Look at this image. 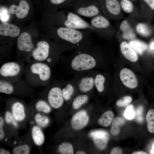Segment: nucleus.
<instances>
[{"mask_svg":"<svg viewBox=\"0 0 154 154\" xmlns=\"http://www.w3.org/2000/svg\"><path fill=\"white\" fill-rule=\"evenodd\" d=\"M103 52L100 47L94 44L75 50L67 56L62 55L60 60L67 72L74 76L98 68L100 66Z\"/></svg>","mask_w":154,"mask_h":154,"instance_id":"f257e3e1","label":"nucleus"},{"mask_svg":"<svg viewBox=\"0 0 154 154\" xmlns=\"http://www.w3.org/2000/svg\"><path fill=\"white\" fill-rule=\"evenodd\" d=\"M49 37L62 52L90 46L94 44L91 31L62 27L50 26Z\"/></svg>","mask_w":154,"mask_h":154,"instance_id":"f03ea898","label":"nucleus"},{"mask_svg":"<svg viewBox=\"0 0 154 154\" xmlns=\"http://www.w3.org/2000/svg\"><path fill=\"white\" fill-rule=\"evenodd\" d=\"M48 21L49 26L62 27L79 30H88L97 36L106 38L101 31L93 27L78 15L65 10L58 11L48 8Z\"/></svg>","mask_w":154,"mask_h":154,"instance_id":"7ed1b4c3","label":"nucleus"},{"mask_svg":"<svg viewBox=\"0 0 154 154\" xmlns=\"http://www.w3.org/2000/svg\"><path fill=\"white\" fill-rule=\"evenodd\" d=\"M62 53L54 42L41 40L37 42L35 48L25 61L28 64L33 62H44L52 67L60 60Z\"/></svg>","mask_w":154,"mask_h":154,"instance_id":"20e7f679","label":"nucleus"},{"mask_svg":"<svg viewBox=\"0 0 154 154\" xmlns=\"http://www.w3.org/2000/svg\"><path fill=\"white\" fill-rule=\"evenodd\" d=\"M23 75L25 80L33 88L44 87L51 81V67L44 62H31L25 67Z\"/></svg>","mask_w":154,"mask_h":154,"instance_id":"39448f33","label":"nucleus"},{"mask_svg":"<svg viewBox=\"0 0 154 154\" xmlns=\"http://www.w3.org/2000/svg\"><path fill=\"white\" fill-rule=\"evenodd\" d=\"M63 81L62 79L51 81L44 87L43 90L40 94L41 98L46 100L51 107L55 109L60 108L65 102L62 91Z\"/></svg>","mask_w":154,"mask_h":154,"instance_id":"423d86ee","label":"nucleus"},{"mask_svg":"<svg viewBox=\"0 0 154 154\" xmlns=\"http://www.w3.org/2000/svg\"><path fill=\"white\" fill-rule=\"evenodd\" d=\"M34 88L25 80L21 79L11 82L0 79V92L10 95L21 97L31 96L35 92Z\"/></svg>","mask_w":154,"mask_h":154,"instance_id":"0eeeda50","label":"nucleus"},{"mask_svg":"<svg viewBox=\"0 0 154 154\" xmlns=\"http://www.w3.org/2000/svg\"><path fill=\"white\" fill-rule=\"evenodd\" d=\"M25 67L23 60L6 62L0 68V79L11 82H17L22 79Z\"/></svg>","mask_w":154,"mask_h":154,"instance_id":"6e6552de","label":"nucleus"},{"mask_svg":"<svg viewBox=\"0 0 154 154\" xmlns=\"http://www.w3.org/2000/svg\"><path fill=\"white\" fill-rule=\"evenodd\" d=\"M71 8L76 14L86 17L92 18L101 14L99 6L96 0H77Z\"/></svg>","mask_w":154,"mask_h":154,"instance_id":"1a4fd4ad","label":"nucleus"},{"mask_svg":"<svg viewBox=\"0 0 154 154\" xmlns=\"http://www.w3.org/2000/svg\"><path fill=\"white\" fill-rule=\"evenodd\" d=\"M95 70L83 72L74 76L73 79L78 91L81 94H87L93 90L94 87Z\"/></svg>","mask_w":154,"mask_h":154,"instance_id":"9d476101","label":"nucleus"},{"mask_svg":"<svg viewBox=\"0 0 154 154\" xmlns=\"http://www.w3.org/2000/svg\"><path fill=\"white\" fill-rule=\"evenodd\" d=\"M7 105L13 117L19 124L26 120L27 108L23 101L15 97H11L7 100Z\"/></svg>","mask_w":154,"mask_h":154,"instance_id":"9b49d317","label":"nucleus"},{"mask_svg":"<svg viewBox=\"0 0 154 154\" xmlns=\"http://www.w3.org/2000/svg\"><path fill=\"white\" fill-rule=\"evenodd\" d=\"M7 3L9 13L19 19L25 18L31 7V0H7Z\"/></svg>","mask_w":154,"mask_h":154,"instance_id":"f8f14e48","label":"nucleus"},{"mask_svg":"<svg viewBox=\"0 0 154 154\" xmlns=\"http://www.w3.org/2000/svg\"><path fill=\"white\" fill-rule=\"evenodd\" d=\"M36 44L33 41L31 34L28 32H22L18 36L17 41V48L19 54L23 57L24 60Z\"/></svg>","mask_w":154,"mask_h":154,"instance_id":"ddd939ff","label":"nucleus"},{"mask_svg":"<svg viewBox=\"0 0 154 154\" xmlns=\"http://www.w3.org/2000/svg\"><path fill=\"white\" fill-rule=\"evenodd\" d=\"M96 0L101 10L108 17L114 18L120 13L121 7L117 0Z\"/></svg>","mask_w":154,"mask_h":154,"instance_id":"4468645a","label":"nucleus"},{"mask_svg":"<svg viewBox=\"0 0 154 154\" xmlns=\"http://www.w3.org/2000/svg\"><path fill=\"white\" fill-rule=\"evenodd\" d=\"M90 24L94 28L102 32L107 38L113 35V29L110 22L102 14L92 18Z\"/></svg>","mask_w":154,"mask_h":154,"instance_id":"2eb2a0df","label":"nucleus"},{"mask_svg":"<svg viewBox=\"0 0 154 154\" xmlns=\"http://www.w3.org/2000/svg\"><path fill=\"white\" fill-rule=\"evenodd\" d=\"M119 77L122 83L126 87L134 89L137 86V78L131 70L127 68L123 69L120 72Z\"/></svg>","mask_w":154,"mask_h":154,"instance_id":"dca6fc26","label":"nucleus"},{"mask_svg":"<svg viewBox=\"0 0 154 154\" xmlns=\"http://www.w3.org/2000/svg\"><path fill=\"white\" fill-rule=\"evenodd\" d=\"M89 120V117L86 111L81 110L72 117L71 122V126L74 129L80 130L87 125Z\"/></svg>","mask_w":154,"mask_h":154,"instance_id":"f3484780","label":"nucleus"},{"mask_svg":"<svg viewBox=\"0 0 154 154\" xmlns=\"http://www.w3.org/2000/svg\"><path fill=\"white\" fill-rule=\"evenodd\" d=\"M90 135L98 148L103 150L106 147L109 138L107 132L103 130H97L91 132Z\"/></svg>","mask_w":154,"mask_h":154,"instance_id":"a211bd4d","label":"nucleus"},{"mask_svg":"<svg viewBox=\"0 0 154 154\" xmlns=\"http://www.w3.org/2000/svg\"><path fill=\"white\" fill-rule=\"evenodd\" d=\"M20 28L15 25L7 22H3L0 24V35L4 37L16 38L20 34Z\"/></svg>","mask_w":154,"mask_h":154,"instance_id":"6ab92c4d","label":"nucleus"},{"mask_svg":"<svg viewBox=\"0 0 154 154\" xmlns=\"http://www.w3.org/2000/svg\"><path fill=\"white\" fill-rule=\"evenodd\" d=\"M77 91V86L73 79L68 81L64 80L62 91L65 101L68 102L70 100Z\"/></svg>","mask_w":154,"mask_h":154,"instance_id":"aec40b11","label":"nucleus"},{"mask_svg":"<svg viewBox=\"0 0 154 154\" xmlns=\"http://www.w3.org/2000/svg\"><path fill=\"white\" fill-rule=\"evenodd\" d=\"M31 136L33 143L36 146H40L44 143L45 137L42 128L35 124L31 127Z\"/></svg>","mask_w":154,"mask_h":154,"instance_id":"412c9836","label":"nucleus"},{"mask_svg":"<svg viewBox=\"0 0 154 154\" xmlns=\"http://www.w3.org/2000/svg\"><path fill=\"white\" fill-rule=\"evenodd\" d=\"M121 53L124 57L132 62L137 61L138 59L137 53L126 41L122 42L120 44Z\"/></svg>","mask_w":154,"mask_h":154,"instance_id":"4be33fe9","label":"nucleus"},{"mask_svg":"<svg viewBox=\"0 0 154 154\" xmlns=\"http://www.w3.org/2000/svg\"><path fill=\"white\" fill-rule=\"evenodd\" d=\"M120 29L122 32V36L124 39L132 40L136 37V35L128 22L124 20L121 23Z\"/></svg>","mask_w":154,"mask_h":154,"instance_id":"5701e85b","label":"nucleus"},{"mask_svg":"<svg viewBox=\"0 0 154 154\" xmlns=\"http://www.w3.org/2000/svg\"><path fill=\"white\" fill-rule=\"evenodd\" d=\"M46 4L48 8L56 9H71L73 5L71 0H46Z\"/></svg>","mask_w":154,"mask_h":154,"instance_id":"b1692460","label":"nucleus"},{"mask_svg":"<svg viewBox=\"0 0 154 154\" xmlns=\"http://www.w3.org/2000/svg\"><path fill=\"white\" fill-rule=\"evenodd\" d=\"M36 110L44 114L49 113L51 110V107L44 99L41 98L36 100L33 104Z\"/></svg>","mask_w":154,"mask_h":154,"instance_id":"393cba45","label":"nucleus"},{"mask_svg":"<svg viewBox=\"0 0 154 154\" xmlns=\"http://www.w3.org/2000/svg\"><path fill=\"white\" fill-rule=\"evenodd\" d=\"M106 81V77L103 74L97 72L95 70L94 83V87L99 93L103 92L105 88Z\"/></svg>","mask_w":154,"mask_h":154,"instance_id":"a878e982","label":"nucleus"},{"mask_svg":"<svg viewBox=\"0 0 154 154\" xmlns=\"http://www.w3.org/2000/svg\"><path fill=\"white\" fill-rule=\"evenodd\" d=\"M33 119L35 124L42 128L46 127L50 122L49 118L47 116L37 112L34 115Z\"/></svg>","mask_w":154,"mask_h":154,"instance_id":"bb28decb","label":"nucleus"},{"mask_svg":"<svg viewBox=\"0 0 154 154\" xmlns=\"http://www.w3.org/2000/svg\"><path fill=\"white\" fill-rule=\"evenodd\" d=\"M89 100V96L87 94H80L74 98L72 106L75 109L79 108L83 105L86 103Z\"/></svg>","mask_w":154,"mask_h":154,"instance_id":"cd10ccee","label":"nucleus"},{"mask_svg":"<svg viewBox=\"0 0 154 154\" xmlns=\"http://www.w3.org/2000/svg\"><path fill=\"white\" fill-rule=\"evenodd\" d=\"M4 117L5 124L9 127L15 130H17L19 128V124L15 120L9 110L5 112Z\"/></svg>","mask_w":154,"mask_h":154,"instance_id":"c85d7f7f","label":"nucleus"},{"mask_svg":"<svg viewBox=\"0 0 154 154\" xmlns=\"http://www.w3.org/2000/svg\"><path fill=\"white\" fill-rule=\"evenodd\" d=\"M114 114L110 110L106 111L101 116L98 120V123L101 125L107 127L110 125L113 120Z\"/></svg>","mask_w":154,"mask_h":154,"instance_id":"c756f323","label":"nucleus"},{"mask_svg":"<svg viewBox=\"0 0 154 154\" xmlns=\"http://www.w3.org/2000/svg\"><path fill=\"white\" fill-rule=\"evenodd\" d=\"M129 44L137 53L140 55L142 54L147 48V45L146 43L139 40H131Z\"/></svg>","mask_w":154,"mask_h":154,"instance_id":"7c9ffc66","label":"nucleus"},{"mask_svg":"<svg viewBox=\"0 0 154 154\" xmlns=\"http://www.w3.org/2000/svg\"><path fill=\"white\" fill-rule=\"evenodd\" d=\"M147 128L151 133H154V109H151L147 112L146 117Z\"/></svg>","mask_w":154,"mask_h":154,"instance_id":"2f4dec72","label":"nucleus"},{"mask_svg":"<svg viewBox=\"0 0 154 154\" xmlns=\"http://www.w3.org/2000/svg\"><path fill=\"white\" fill-rule=\"evenodd\" d=\"M58 152L61 154H73V148L72 145L68 142L61 143L58 147Z\"/></svg>","mask_w":154,"mask_h":154,"instance_id":"473e14b6","label":"nucleus"},{"mask_svg":"<svg viewBox=\"0 0 154 154\" xmlns=\"http://www.w3.org/2000/svg\"><path fill=\"white\" fill-rule=\"evenodd\" d=\"M31 149L30 146L27 144L18 145L13 148L12 151L13 154H29Z\"/></svg>","mask_w":154,"mask_h":154,"instance_id":"72a5a7b5","label":"nucleus"},{"mask_svg":"<svg viewBox=\"0 0 154 154\" xmlns=\"http://www.w3.org/2000/svg\"><path fill=\"white\" fill-rule=\"evenodd\" d=\"M124 123V121L121 118L117 117L114 119L112 122L110 129L112 135L114 136L117 135L120 131L119 126Z\"/></svg>","mask_w":154,"mask_h":154,"instance_id":"f704fd0d","label":"nucleus"},{"mask_svg":"<svg viewBox=\"0 0 154 154\" xmlns=\"http://www.w3.org/2000/svg\"><path fill=\"white\" fill-rule=\"evenodd\" d=\"M136 30L139 34L143 37H148L151 34L150 29L144 23H139L137 24L136 27Z\"/></svg>","mask_w":154,"mask_h":154,"instance_id":"c9c22d12","label":"nucleus"},{"mask_svg":"<svg viewBox=\"0 0 154 154\" xmlns=\"http://www.w3.org/2000/svg\"><path fill=\"white\" fill-rule=\"evenodd\" d=\"M120 5L123 10L125 13H132L134 9L132 3L129 0H121Z\"/></svg>","mask_w":154,"mask_h":154,"instance_id":"e433bc0d","label":"nucleus"},{"mask_svg":"<svg viewBox=\"0 0 154 154\" xmlns=\"http://www.w3.org/2000/svg\"><path fill=\"white\" fill-rule=\"evenodd\" d=\"M132 99V98L130 96H125L118 100L116 102V105L119 107H126L131 102Z\"/></svg>","mask_w":154,"mask_h":154,"instance_id":"4c0bfd02","label":"nucleus"},{"mask_svg":"<svg viewBox=\"0 0 154 154\" xmlns=\"http://www.w3.org/2000/svg\"><path fill=\"white\" fill-rule=\"evenodd\" d=\"M124 115L125 117L129 119H131L134 117L135 114L132 105L128 106L125 111Z\"/></svg>","mask_w":154,"mask_h":154,"instance_id":"58836bf2","label":"nucleus"},{"mask_svg":"<svg viewBox=\"0 0 154 154\" xmlns=\"http://www.w3.org/2000/svg\"><path fill=\"white\" fill-rule=\"evenodd\" d=\"M4 117L2 116H0V140L2 141L4 139L5 136V132L4 129L5 126Z\"/></svg>","mask_w":154,"mask_h":154,"instance_id":"ea45409f","label":"nucleus"},{"mask_svg":"<svg viewBox=\"0 0 154 154\" xmlns=\"http://www.w3.org/2000/svg\"><path fill=\"white\" fill-rule=\"evenodd\" d=\"M123 153L121 149L119 147H114L111 150L110 152L111 154H121Z\"/></svg>","mask_w":154,"mask_h":154,"instance_id":"a19ab883","label":"nucleus"},{"mask_svg":"<svg viewBox=\"0 0 154 154\" xmlns=\"http://www.w3.org/2000/svg\"><path fill=\"white\" fill-rule=\"evenodd\" d=\"M151 9L154 10V0H143Z\"/></svg>","mask_w":154,"mask_h":154,"instance_id":"79ce46f5","label":"nucleus"},{"mask_svg":"<svg viewBox=\"0 0 154 154\" xmlns=\"http://www.w3.org/2000/svg\"><path fill=\"white\" fill-rule=\"evenodd\" d=\"M11 154V153L9 151L2 148H0V154Z\"/></svg>","mask_w":154,"mask_h":154,"instance_id":"37998d69","label":"nucleus"},{"mask_svg":"<svg viewBox=\"0 0 154 154\" xmlns=\"http://www.w3.org/2000/svg\"><path fill=\"white\" fill-rule=\"evenodd\" d=\"M132 154H147L146 152L143 151H136L132 153Z\"/></svg>","mask_w":154,"mask_h":154,"instance_id":"c03bdc74","label":"nucleus"},{"mask_svg":"<svg viewBox=\"0 0 154 154\" xmlns=\"http://www.w3.org/2000/svg\"><path fill=\"white\" fill-rule=\"evenodd\" d=\"M150 48L151 50L154 51V41L153 42L150 44Z\"/></svg>","mask_w":154,"mask_h":154,"instance_id":"a18cd8bd","label":"nucleus"},{"mask_svg":"<svg viewBox=\"0 0 154 154\" xmlns=\"http://www.w3.org/2000/svg\"><path fill=\"white\" fill-rule=\"evenodd\" d=\"M76 154H86L85 152L82 151H78L76 152Z\"/></svg>","mask_w":154,"mask_h":154,"instance_id":"49530a36","label":"nucleus"},{"mask_svg":"<svg viewBox=\"0 0 154 154\" xmlns=\"http://www.w3.org/2000/svg\"><path fill=\"white\" fill-rule=\"evenodd\" d=\"M151 154H154V143L152 146V148L151 151Z\"/></svg>","mask_w":154,"mask_h":154,"instance_id":"de8ad7c7","label":"nucleus"},{"mask_svg":"<svg viewBox=\"0 0 154 154\" xmlns=\"http://www.w3.org/2000/svg\"><path fill=\"white\" fill-rule=\"evenodd\" d=\"M71 0L72 1V3L73 5V4L74 3V2L77 0Z\"/></svg>","mask_w":154,"mask_h":154,"instance_id":"09e8293b","label":"nucleus"},{"mask_svg":"<svg viewBox=\"0 0 154 154\" xmlns=\"http://www.w3.org/2000/svg\"><path fill=\"white\" fill-rule=\"evenodd\" d=\"M4 0H0L1 2H2L3 1H4Z\"/></svg>","mask_w":154,"mask_h":154,"instance_id":"8fccbe9b","label":"nucleus"},{"mask_svg":"<svg viewBox=\"0 0 154 154\" xmlns=\"http://www.w3.org/2000/svg\"><path fill=\"white\" fill-rule=\"evenodd\" d=\"M130 0L134 1V0Z\"/></svg>","mask_w":154,"mask_h":154,"instance_id":"3c124183","label":"nucleus"}]
</instances>
